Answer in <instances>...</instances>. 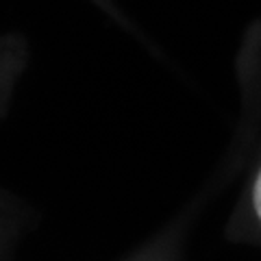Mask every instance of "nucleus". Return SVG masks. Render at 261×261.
I'll list each match as a JSON object with an SVG mask.
<instances>
[{"mask_svg": "<svg viewBox=\"0 0 261 261\" xmlns=\"http://www.w3.org/2000/svg\"><path fill=\"white\" fill-rule=\"evenodd\" d=\"M252 209H255V216L261 224V168L257 172L255 183H252Z\"/></svg>", "mask_w": 261, "mask_h": 261, "instance_id": "obj_1", "label": "nucleus"}]
</instances>
